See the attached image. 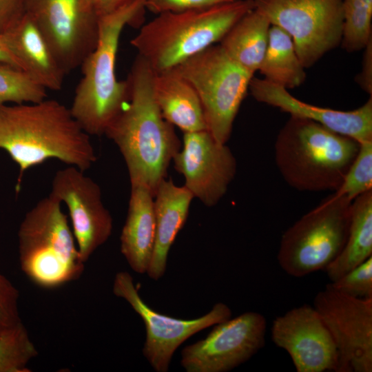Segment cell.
Returning <instances> with one entry per match:
<instances>
[{"label": "cell", "mask_w": 372, "mask_h": 372, "mask_svg": "<svg viewBox=\"0 0 372 372\" xmlns=\"http://www.w3.org/2000/svg\"><path fill=\"white\" fill-rule=\"evenodd\" d=\"M154 74L137 55L126 79L129 100L105 132L124 158L131 185H143L154 195L182 146L174 125L163 118L156 102Z\"/></svg>", "instance_id": "cell-1"}, {"label": "cell", "mask_w": 372, "mask_h": 372, "mask_svg": "<svg viewBox=\"0 0 372 372\" xmlns=\"http://www.w3.org/2000/svg\"><path fill=\"white\" fill-rule=\"evenodd\" d=\"M90 136L56 100L0 105V149L19 167L17 192L23 174L49 159L88 169L96 161Z\"/></svg>", "instance_id": "cell-2"}, {"label": "cell", "mask_w": 372, "mask_h": 372, "mask_svg": "<svg viewBox=\"0 0 372 372\" xmlns=\"http://www.w3.org/2000/svg\"><path fill=\"white\" fill-rule=\"evenodd\" d=\"M145 1L136 0L99 17L97 43L81 65L82 77L70 107L90 136L105 134L129 100L127 79L118 81L116 75V54L124 28L142 24Z\"/></svg>", "instance_id": "cell-3"}, {"label": "cell", "mask_w": 372, "mask_h": 372, "mask_svg": "<svg viewBox=\"0 0 372 372\" xmlns=\"http://www.w3.org/2000/svg\"><path fill=\"white\" fill-rule=\"evenodd\" d=\"M360 143L313 121L290 116L275 142V161L285 180L304 192H335Z\"/></svg>", "instance_id": "cell-4"}, {"label": "cell", "mask_w": 372, "mask_h": 372, "mask_svg": "<svg viewBox=\"0 0 372 372\" xmlns=\"http://www.w3.org/2000/svg\"><path fill=\"white\" fill-rule=\"evenodd\" d=\"M254 8L253 0H238L208 8L160 13L142 25L130 44L159 73L220 43Z\"/></svg>", "instance_id": "cell-5"}, {"label": "cell", "mask_w": 372, "mask_h": 372, "mask_svg": "<svg viewBox=\"0 0 372 372\" xmlns=\"http://www.w3.org/2000/svg\"><path fill=\"white\" fill-rule=\"evenodd\" d=\"M61 205L49 194L25 214L18 230L21 271L42 288H56L76 280L84 271L85 263Z\"/></svg>", "instance_id": "cell-6"}, {"label": "cell", "mask_w": 372, "mask_h": 372, "mask_svg": "<svg viewBox=\"0 0 372 372\" xmlns=\"http://www.w3.org/2000/svg\"><path fill=\"white\" fill-rule=\"evenodd\" d=\"M351 203L334 192L291 226L280 240V267L297 278L325 270L347 241Z\"/></svg>", "instance_id": "cell-7"}, {"label": "cell", "mask_w": 372, "mask_h": 372, "mask_svg": "<svg viewBox=\"0 0 372 372\" xmlns=\"http://www.w3.org/2000/svg\"><path fill=\"white\" fill-rule=\"evenodd\" d=\"M174 69L195 90L202 105L207 130L226 144L254 74L214 45Z\"/></svg>", "instance_id": "cell-8"}, {"label": "cell", "mask_w": 372, "mask_h": 372, "mask_svg": "<svg viewBox=\"0 0 372 372\" xmlns=\"http://www.w3.org/2000/svg\"><path fill=\"white\" fill-rule=\"evenodd\" d=\"M254 8L291 38L305 68L340 45L343 0H253Z\"/></svg>", "instance_id": "cell-9"}, {"label": "cell", "mask_w": 372, "mask_h": 372, "mask_svg": "<svg viewBox=\"0 0 372 372\" xmlns=\"http://www.w3.org/2000/svg\"><path fill=\"white\" fill-rule=\"evenodd\" d=\"M24 11L66 74L81 67L95 48L99 16L88 0H25Z\"/></svg>", "instance_id": "cell-10"}, {"label": "cell", "mask_w": 372, "mask_h": 372, "mask_svg": "<svg viewBox=\"0 0 372 372\" xmlns=\"http://www.w3.org/2000/svg\"><path fill=\"white\" fill-rule=\"evenodd\" d=\"M112 291L143 320L146 338L142 352L156 372L168 371L174 353L188 338L231 317V309L223 302L215 304L207 313L195 319H179L157 312L143 301L127 271L115 275Z\"/></svg>", "instance_id": "cell-11"}, {"label": "cell", "mask_w": 372, "mask_h": 372, "mask_svg": "<svg viewBox=\"0 0 372 372\" xmlns=\"http://www.w3.org/2000/svg\"><path fill=\"white\" fill-rule=\"evenodd\" d=\"M313 307L335 344L336 372H371L372 298L351 297L328 284L315 296Z\"/></svg>", "instance_id": "cell-12"}, {"label": "cell", "mask_w": 372, "mask_h": 372, "mask_svg": "<svg viewBox=\"0 0 372 372\" xmlns=\"http://www.w3.org/2000/svg\"><path fill=\"white\" fill-rule=\"evenodd\" d=\"M203 339L181 351L187 372H227L249 360L265 343L267 321L248 311L214 325Z\"/></svg>", "instance_id": "cell-13"}, {"label": "cell", "mask_w": 372, "mask_h": 372, "mask_svg": "<svg viewBox=\"0 0 372 372\" xmlns=\"http://www.w3.org/2000/svg\"><path fill=\"white\" fill-rule=\"evenodd\" d=\"M84 172L70 165L58 170L50 194L66 205L79 256L85 263L109 239L113 220L100 187Z\"/></svg>", "instance_id": "cell-14"}, {"label": "cell", "mask_w": 372, "mask_h": 372, "mask_svg": "<svg viewBox=\"0 0 372 372\" xmlns=\"http://www.w3.org/2000/svg\"><path fill=\"white\" fill-rule=\"evenodd\" d=\"M184 186L207 207L216 205L235 177L237 163L226 144L207 130L184 132L182 147L173 158Z\"/></svg>", "instance_id": "cell-15"}, {"label": "cell", "mask_w": 372, "mask_h": 372, "mask_svg": "<svg viewBox=\"0 0 372 372\" xmlns=\"http://www.w3.org/2000/svg\"><path fill=\"white\" fill-rule=\"evenodd\" d=\"M271 338L288 353L298 372L337 371L335 344L313 307L304 304L276 317Z\"/></svg>", "instance_id": "cell-16"}, {"label": "cell", "mask_w": 372, "mask_h": 372, "mask_svg": "<svg viewBox=\"0 0 372 372\" xmlns=\"http://www.w3.org/2000/svg\"><path fill=\"white\" fill-rule=\"evenodd\" d=\"M249 90L257 101L277 107L290 116L313 121L360 143L372 141V96L358 108L341 111L302 101L288 90L264 79L254 76Z\"/></svg>", "instance_id": "cell-17"}, {"label": "cell", "mask_w": 372, "mask_h": 372, "mask_svg": "<svg viewBox=\"0 0 372 372\" xmlns=\"http://www.w3.org/2000/svg\"><path fill=\"white\" fill-rule=\"evenodd\" d=\"M22 70L45 90H60L65 72L31 17L24 12L0 33Z\"/></svg>", "instance_id": "cell-18"}, {"label": "cell", "mask_w": 372, "mask_h": 372, "mask_svg": "<svg viewBox=\"0 0 372 372\" xmlns=\"http://www.w3.org/2000/svg\"><path fill=\"white\" fill-rule=\"evenodd\" d=\"M154 198L155 242L146 273L158 280L165 273L169 251L187 220L194 196L184 185L178 186L171 178H165L158 185Z\"/></svg>", "instance_id": "cell-19"}, {"label": "cell", "mask_w": 372, "mask_h": 372, "mask_svg": "<svg viewBox=\"0 0 372 372\" xmlns=\"http://www.w3.org/2000/svg\"><path fill=\"white\" fill-rule=\"evenodd\" d=\"M154 195L146 187L131 185L127 214L120 236V249L130 268L146 273L156 235Z\"/></svg>", "instance_id": "cell-20"}, {"label": "cell", "mask_w": 372, "mask_h": 372, "mask_svg": "<svg viewBox=\"0 0 372 372\" xmlns=\"http://www.w3.org/2000/svg\"><path fill=\"white\" fill-rule=\"evenodd\" d=\"M153 90L161 114L167 122L183 132L207 130L195 90L174 68L155 73Z\"/></svg>", "instance_id": "cell-21"}, {"label": "cell", "mask_w": 372, "mask_h": 372, "mask_svg": "<svg viewBox=\"0 0 372 372\" xmlns=\"http://www.w3.org/2000/svg\"><path fill=\"white\" fill-rule=\"evenodd\" d=\"M372 256V189L352 200L347 239L338 256L326 268L331 282Z\"/></svg>", "instance_id": "cell-22"}, {"label": "cell", "mask_w": 372, "mask_h": 372, "mask_svg": "<svg viewBox=\"0 0 372 372\" xmlns=\"http://www.w3.org/2000/svg\"><path fill=\"white\" fill-rule=\"evenodd\" d=\"M271 24L255 8L240 18L219 45L240 66L255 74L262 61Z\"/></svg>", "instance_id": "cell-23"}, {"label": "cell", "mask_w": 372, "mask_h": 372, "mask_svg": "<svg viewBox=\"0 0 372 372\" xmlns=\"http://www.w3.org/2000/svg\"><path fill=\"white\" fill-rule=\"evenodd\" d=\"M305 69L291 37L271 25L266 52L258 70L264 79L287 90L292 89L305 81Z\"/></svg>", "instance_id": "cell-24"}, {"label": "cell", "mask_w": 372, "mask_h": 372, "mask_svg": "<svg viewBox=\"0 0 372 372\" xmlns=\"http://www.w3.org/2000/svg\"><path fill=\"white\" fill-rule=\"evenodd\" d=\"M340 46L347 52L363 50L372 40V0H343Z\"/></svg>", "instance_id": "cell-25"}, {"label": "cell", "mask_w": 372, "mask_h": 372, "mask_svg": "<svg viewBox=\"0 0 372 372\" xmlns=\"http://www.w3.org/2000/svg\"><path fill=\"white\" fill-rule=\"evenodd\" d=\"M38 353L21 321L0 335V372H30L28 364Z\"/></svg>", "instance_id": "cell-26"}, {"label": "cell", "mask_w": 372, "mask_h": 372, "mask_svg": "<svg viewBox=\"0 0 372 372\" xmlns=\"http://www.w3.org/2000/svg\"><path fill=\"white\" fill-rule=\"evenodd\" d=\"M46 91L23 70L0 63V105L39 102L46 99Z\"/></svg>", "instance_id": "cell-27"}, {"label": "cell", "mask_w": 372, "mask_h": 372, "mask_svg": "<svg viewBox=\"0 0 372 372\" xmlns=\"http://www.w3.org/2000/svg\"><path fill=\"white\" fill-rule=\"evenodd\" d=\"M372 189V141L360 143L356 156L334 192L353 200Z\"/></svg>", "instance_id": "cell-28"}, {"label": "cell", "mask_w": 372, "mask_h": 372, "mask_svg": "<svg viewBox=\"0 0 372 372\" xmlns=\"http://www.w3.org/2000/svg\"><path fill=\"white\" fill-rule=\"evenodd\" d=\"M336 291L347 296L372 298V256L330 283Z\"/></svg>", "instance_id": "cell-29"}, {"label": "cell", "mask_w": 372, "mask_h": 372, "mask_svg": "<svg viewBox=\"0 0 372 372\" xmlns=\"http://www.w3.org/2000/svg\"><path fill=\"white\" fill-rule=\"evenodd\" d=\"M19 293L13 284L0 273V335L21 322Z\"/></svg>", "instance_id": "cell-30"}, {"label": "cell", "mask_w": 372, "mask_h": 372, "mask_svg": "<svg viewBox=\"0 0 372 372\" xmlns=\"http://www.w3.org/2000/svg\"><path fill=\"white\" fill-rule=\"evenodd\" d=\"M238 0H146V9L158 14L167 12L199 10L226 4Z\"/></svg>", "instance_id": "cell-31"}, {"label": "cell", "mask_w": 372, "mask_h": 372, "mask_svg": "<svg viewBox=\"0 0 372 372\" xmlns=\"http://www.w3.org/2000/svg\"><path fill=\"white\" fill-rule=\"evenodd\" d=\"M363 50L362 70L357 75L355 81L365 92L372 96V40Z\"/></svg>", "instance_id": "cell-32"}, {"label": "cell", "mask_w": 372, "mask_h": 372, "mask_svg": "<svg viewBox=\"0 0 372 372\" xmlns=\"http://www.w3.org/2000/svg\"><path fill=\"white\" fill-rule=\"evenodd\" d=\"M21 15L15 10L12 0H0V33Z\"/></svg>", "instance_id": "cell-33"}, {"label": "cell", "mask_w": 372, "mask_h": 372, "mask_svg": "<svg viewBox=\"0 0 372 372\" xmlns=\"http://www.w3.org/2000/svg\"><path fill=\"white\" fill-rule=\"evenodd\" d=\"M136 0H99L96 11L99 17L110 13Z\"/></svg>", "instance_id": "cell-34"}, {"label": "cell", "mask_w": 372, "mask_h": 372, "mask_svg": "<svg viewBox=\"0 0 372 372\" xmlns=\"http://www.w3.org/2000/svg\"><path fill=\"white\" fill-rule=\"evenodd\" d=\"M0 63H6L21 70V65L17 59L12 54L6 45L1 34H0Z\"/></svg>", "instance_id": "cell-35"}, {"label": "cell", "mask_w": 372, "mask_h": 372, "mask_svg": "<svg viewBox=\"0 0 372 372\" xmlns=\"http://www.w3.org/2000/svg\"><path fill=\"white\" fill-rule=\"evenodd\" d=\"M25 0H12L17 12L21 14L24 12V4Z\"/></svg>", "instance_id": "cell-36"}, {"label": "cell", "mask_w": 372, "mask_h": 372, "mask_svg": "<svg viewBox=\"0 0 372 372\" xmlns=\"http://www.w3.org/2000/svg\"><path fill=\"white\" fill-rule=\"evenodd\" d=\"M90 3L93 6V7L94 8L95 10H96V5L99 2V0H88Z\"/></svg>", "instance_id": "cell-37"}]
</instances>
